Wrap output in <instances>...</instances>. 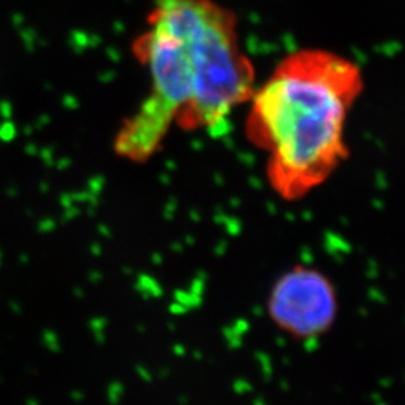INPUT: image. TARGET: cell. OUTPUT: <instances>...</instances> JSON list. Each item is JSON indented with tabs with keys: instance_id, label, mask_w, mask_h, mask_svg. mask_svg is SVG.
<instances>
[{
	"instance_id": "obj_1",
	"label": "cell",
	"mask_w": 405,
	"mask_h": 405,
	"mask_svg": "<svg viewBox=\"0 0 405 405\" xmlns=\"http://www.w3.org/2000/svg\"><path fill=\"white\" fill-rule=\"evenodd\" d=\"M364 86L352 59L302 48L255 87L245 133L267 155V180L281 199H303L341 167L348 157L347 119Z\"/></svg>"
},
{
	"instance_id": "obj_2",
	"label": "cell",
	"mask_w": 405,
	"mask_h": 405,
	"mask_svg": "<svg viewBox=\"0 0 405 405\" xmlns=\"http://www.w3.org/2000/svg\"><path fill=\"white\" fill-rule=\"evenodd\" d=\"M179 25L192 67V98L176 124L186 131L225 122L255 91V71L246 56L232 9L216 0H159Z\"/></svg>"
},
{
	"instance_id": "obj_3",
	"label": "cell",
	"mask_w": 405,
	"mask_h": 405,
	"mask_svg": "<svg viewBox=\"0 0 405 405\" xmlns=\"http://www.w3.org/2000/svg\"><path fill=\"white\" fill-rule=\"evenodd\" d=\"M272 323L296 339H315L331 331L338 317V296L329 277L296 266L275 281L267 299Z\"/></svg>"
}]
</instances>
